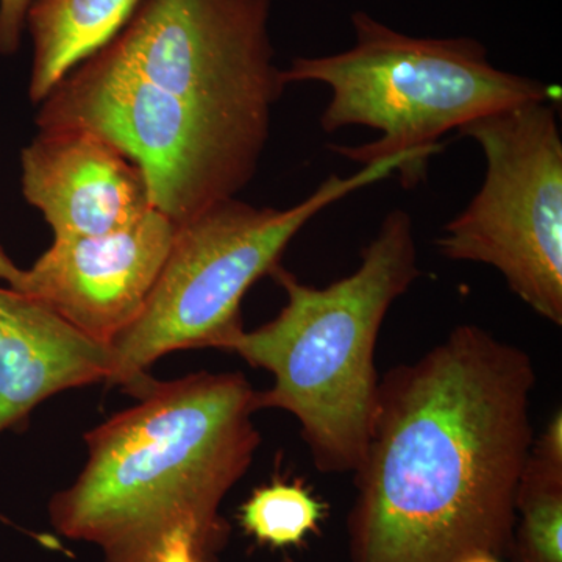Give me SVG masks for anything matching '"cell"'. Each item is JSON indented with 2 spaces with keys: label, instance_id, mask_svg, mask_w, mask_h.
Returning <instances> with one entry per match:
<instances>
[{
  "label": "cell",
  "instance_id": "11",
  "mask_svg": "<svg viewBox=\"0 0 562 562\" xmlns=\"http://www.w3.org/2000/svg\"><path fill=\"white\" fill-rule=\"evenodd\" d=\"M113 350L46 303L0 288V432L58 392L110 383Z\"/></svg>",
  "mask_w": 562,
  "mask_h": 562
},
{
  "label": "cell",
  "instance_id": "1",
  "mask_svg": "<svg viewBox=\"0 0 562 562\" xmlns=\"http://www.w3.org/2000/svg\"><path fill=\"white\" fill-rule=\"evenodd\" d=\"M535 387L530 355L475 324L380 376L349 562L508 557Z\"/></svg>",
  "mask_w": 562,
  "mask_h": 562
},
{
  "label": "cell",
  "instance_id": "10",
  "mask_svg": "<svg viewBox=\"0 0 562 562\" xmlns=\"http://www.w3.org/2000/svg\"><path fill=\"white\" fill-rule=\"evenodd\" d=\"M22 191L54 239L122 231L155 209L138 166L80 128H41L22 151Z\"/></svg>",
  "mask_w": 562,
  "mask_h": 562
},
{
  "label": "cell",
  "instance_id": "5",
  "mask_svg": "<svg viewBox=\"0 0 562 562\" xmlns=\"http://www.w3.org/2000/svg\"><path fill=\"white\" fill-rule=\"evenodd\" d=\"M403 157L362 166L353 176L333 173L291 209L254 206L233 198L177 225L171 250L143 313L110 344L109 384L135 397L155 382L147 369L177 350L231 351L244 331L241 303L255 281L272 276L297 233L346 195L402 173Z\"/></svg>",
  "mask_w": 562,
  "mask_h": 562
},
{
  "label": "cell",
  "instance_id": "17",
  "mask_svg": "<svg viewBox=\"0 0 562 562\" xmlns=\"http://www.w3.org/2000/svg\"><path fill=\"white\" fill-rule=\"evenodd\" d=\"M22 276H24V271L18 268V266L10 260L9 255L0 247V280L7 281L10 288L18 290V286L21 284Z\"/></svg>",
  "mask_w": 562,
  "mask_h": 562
},
{
  "label": "cell",
  "instance_id": "15",
  "mask_svg": "<svg viewBox=\"0 0 562 562\" xmlns=\"http://www.w3.org/2000/svg\"><path fill=\"white\" fill-rule=\"evenodd\" d=\"M33 0H0V54H11L20 47L25 16Z\"/></svg>",
  "mask_w": 562,
  "mask_h": 562
},
{
  "label": "cell",
  "instance_id": "3",
  "mask_svg": "<svg viewBox=\"0 0 562 562\" xmlns=\"http://www.w3.org/2000/svg\"><path fill=\"white\" fill-rule=\"evenodd\" d=\"M272 276L286 303L257 330H244L231 351L272 373L271 390L258 391V408L297 419L317 471L353 473L375 416L383 322L422 276L412 216L391 210L358 269L327 286L302 283L281 266Z\"/></svg>",
  "mask_w": 562,
  "mask_h": 562
},
{
  "label": "cell",
  "instance_id": "6",
  "mask_svg": "<svg viewBox=\"0 0 562 562\" xmlns=\"http://www.w3.org/2000/svg\"><path fill=\"white\" fill-rule=\"evenodd\" d=\"M41 128H80L140 169L155 210L177 225L236 198L266 144L214 120L99 50L41 102Z\"/></svg>",
  "mask_w": 562,
  "mask_h": 562
},
{
  "label": "cell",
  "instance_id": "9",
  "mask_svg": "<svg viewBox=\"0 0 562 562\" xmlns=\"http://www.w3.org/2000/svg\"><path fill=\"white\" fill-rule=\"evenodd\" d=\"M177 224L158 210L101 236L54 239L16 291L46 303L94 341L110 346L138 319L171 250Z\"/></svg>",
  "mask_w": 562,
  "mask_h": 562
},
{
  "label": "cell",
  "instance_id": "8",
  "mask_svg": "<svg viewBox=\"0 0 562 562\" xmlns=\"http://www.w3.org/2000/svg\"><path fill=\"white\" fill-rule=\"evenodd\" d=\"M272 0H140L103 52L173 98L268 144L283 95Z\"/></svg>",
  "mask_w": 562,
  "mask_h": 562
},
{
  "label": "cell",
  "instance_id": "4",
  "mask_svg": "<svg viewBox=\"0 0 562 562\" xmlns=\"http://www.w3.org/2000/svg\"><path fill=\"white\" fill-rule=\"evenodd\" d=\"M355 44L328 57H297L283 69L286 85L316 81L330 90L322 111L325 133L361 125L382 133L360 146L328 149L357 165L403 157L406 190L427 177L441 138L476 117L525 102H560L561 88L491 65L487 49L469 36L416 38L364 11L351 14Z\"/></svg>",
  "mask_w": 562,
  "mask_h": 562
},
{
  "label": "cell",
  "instance_id": "16",
  "mask_svg": "<svg viewBox=\"0 0 562 562\" xmlns=\"http://www.w3.org/2000/svg\"><path fill=\"white\" fill-rule=\"evenodd\" d=\"M157 562H216V557L190 538H179L166 547Z\"/></svg>",
  "mask_w": 562,
  "mask_h": 562
},
{
  "label": "cell",
  "instance_id": "12",
  "mask_svg": "<svg viewBox=\"0 0 562 562\" xmlns=\"http://www.w3.org/2000/svg\"><path fill=\"white\" fill-rule=\"evenodd\" d=\"M140 0H33L32 102L41 103L80 63L116 38Z\"/></svg>",
  "mask_w": 562,
  "mask_h": 562
},
{
  "label": "cell",
  "instance_id": "18",
  "mask_svg": "<svg viewBox=\"0 0 562 562\" xmlns=\"http://www.w3.org/2000/svg\"><path fill=\"white\" fill-rule=\"evenodd\" d=\"M460 562H502V558L491 553H476L472 554V557L464 558V560Z\"/></svg>",
  "mask_w": 562,
  "mask_h": 562
},
{
  "label": "cell",
  "instance_id": "14",
  "mask_svg": "<svg viewBox=\"0 0 562 562\" xmlns=\"http://www.w3.org/2000/svg\"><path fill=\"white\" fill-rule=\"evenodd\" d=\"M325 506L301 482H273L251 492L239 522L258 542L283 549L299 546L317 530Z\"/></svg>",
  "mask_w": 562,
  "mask_h": 562
},
{
  "label": "cell",
  "instance_id": "13",
  "mask_svg": "<svg viewBox=\"0 0 562 562\" xmlns=\"http://www.w3.org/2000/svg\"><path fill=\"white\" fill-rule=\"evenodd\" d=\"M513 562H562V413L532 439L516 495Z\"/></svg>",
  "mask_w": 562,
  "mask_h": 562
},
{
  "label": "cell",
  "instance_id": "7",
  "mask_svg": "<svg viewBox=\"0 0 562 562\" xmlns=\"http://www.w3.org/2000/svg\"><path fill=\"white\" fill-rule=\"evenodd\" d=\"M486 160L480 191L436 249L491 266L542 319L562 325V139L557 103L525 102L458 128Z\"/></svg>",
  "mask_w": 562,
  "mask_h": 562
},
{
  "label": "cell",
  "instance_id": "2",
  "mask_svg": "<svg viewBox=\"0 0 562 562\" xmlns=\"http://www.w3.org/2000/svg\"><path fill=\"white\" fill-rule=\"evenodd\" d=\"M258 391L239 372L154 382L138 405L85 436L87 464L49 505L52 527L94 543L103 562H157L190 538L217 557L221 506L260 447Z\"/></svg>",
  "mask_w": 562,
  "mask_h": 562
}]
</instances>
